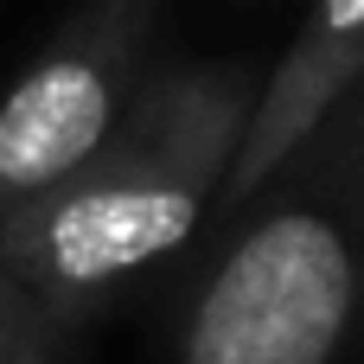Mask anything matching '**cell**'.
<instances>
[{"mask_svg":"<svg viewBox=\"0 0 364 364\" xmlns=\"http://www.w3.org/2000/svg\"><path fill=\"white\" fill-rule=\"evenodd\" d=\"M51 352H64V333L38 314V301L13 275H0V364H38Z\"/></svg>","mask_w":364,"mask_h":364,"instance_id":"obj_5","label":"cell"},{"mask_svg":"<svg viewBox=\"0 0 364 364\" xmlns=\"http://www.w3.org/2000/svg\"><path fill=\"white\" fill-rule=\"evenodd\" d=\"M358 77H364V0H314L307 19L294 26V38L282 45V58L256 83V109L243 128V154L224 179L218 218H230Z\"/></svg>","mask_w":364,"mask_h":364,"instance_id":"obj_4","label":"cell"},{"mask_svg":"<svg viewBox=\"0 0 364 364\" xmlns=\"http://www.w3.org/2000/svg\"><path fill=\"white\" fill-rule=\"evenodd\" d=\"M218 230L173 364H339L364 326V77Z\"/></svg>","mask_w":364,"mask_h":364,"instance_id":"obj_2","label":"cell"},{"mask_svg":"<svg viewBox=\"0 0 364 364\" xmlns=\"http://www.w3.org/2000/svg\"><path fill=\"white\" fill-rule=\"evenodd\" d=\"M160 0H83L0 90V224L77 179L154 77Z\"/></svg>","mask_w":364,"mask_h":364,"instance_id":"obj_3","label":"cell"},{"mask_svg":"<svg viewBox=\"0 0 364 364\" xmlns=\"http://www.w3.org/2000/svg\"><path fill=\"white\" fill-rule=\"evenodd\" d=\"M256 83L262 70L243 58L154 64L115 141L51 198L0 224V275H13L58 333L128 294L218 218Z\"/></svg>","mask_w":364,"mask_h":364,"instance_id":"obj_1","label":"cell"},{"mask_svg":"<svg viewBox=\"0 0 364 364\" xmlns=\"http://www.w3.org/2000/svg\"><path fill=\"white\" fill-rule=\"evenodd\" d=\"M38 364H64V352H51V358H38Z\"/></svg>","mask_w":364,"mask_h":364,"instance_id":"obj_6","label":"cell"}]
</instances>
